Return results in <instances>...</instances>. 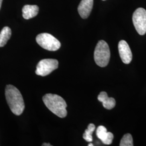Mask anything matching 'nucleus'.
I'll list each match as a JSON object with an SVG mask.
<instances>
[{
	"mask_svg": "<svg viewBox=\"0 0 146 146\" xmlns=\"http://www.w3.org/2000/svg\"><path fill=\"white\" fill-rule=\"evenodd\" d=\"M133 22L136 31L140 35L146 33V11L142 8H139L134 12Z\"/></svg>",
	"mask_w": 146,
	"mask_h": 146,
	"instance_id": "nucleus-5",
	"label": "nucleus"
},
{
	"mask_svg": "<svg viewBox=\"0 0 146 146\" xmlns=\"http://www.w3.org/2000/svg\"><path fill=\"white\" fill-rule=\"evenodd\" d=\"M39 8L36 5H26L22 8V16L26 20L32 19L38 14Z\"/></svg>",
	"mask_w": 146,
	"mask_h": 146,
	"instance_id": "nucleus-10",
	"label": "nucleus"
},
{
	"mask_svg": "<svg viewBox=\"0 0 146 146\" xmlns=\"http://www.w3.org/2000/svg\"><path fill=\"white\" fill-rule=\"evenodd\" d=\"M58 67V62L57 60L47 58L41 60L36 66L35 73L37 75L46 76L50 74Z\"/></svg>",
	"mask_w": 146,
	"mask_h": 146,
	"instance_id": "nucleus-6",
	"label": "nucleus"
},
{
	"mask_svg": "<svg viewBox=\"0 0 146 146\" xmlns=\"http://www.w3.org/2000/svg\"><path fill=\"white\" fill-rule=\"evenodd\" d=\"M11 36V29L8 27H5L0 33V47H4Z\"/></svg>",
	"mask_w": 146,
	"mask_h": 146,
	"instance_id": "nucleus-11",
	"label": "nucleus"
},
{
	"mask_svg": "<svg viewBox=\"0 0 146 146\" xmlns=\"http://www.w3.org/2000/svg\"><path fill=\"white\" fill-rule=\"evenodd\" d=\"M94 60L98 66L101 67L107 66L110 62V52L107 43L100 40L96 44L94 51Z\"/></svg>",
	"mask_w": 146,
	"mask_h": 146,
	"instance_id": "nucleus-3",
	"label": "nucleus"
},
{
	"mask_svg": "<svg viewBox=\"0 0 146 146\" xmlns=\"http://www.w3.org/2000/svg\"><path fill=\"white\" fill-rule=\"evenodd\" d=\"M42 99L48 110L55 115L61 118L65 117L67 115V104L60 96L56 94H47Z\"/></svg>",
	"mask_w": 146,
	"mask_h": 146,
	"instance_id": "nucleus-2",
	"label": "nucleus"
},
{
	"mask_svg": "<svg viewBox=\"0 0 146 146\" xmlns=\"http://www.w3.org/2000/svg\"><path fill=\"white\" fill-rule=\"evenodd\" d=\"M119 55L122 62L129 64L132 60V52L128 43L125 40L120 41L118 44Z\"/></svg>",
	"mask_w": 146,
	"mask_h": 146,
	"instance_id": "nucleus-7",
	"label": "nucleus"
},
{
	"mask_svg": "<svg viewBox=\"0 0 146 146\" xmlns=\"http://www.w3.org/2000/svg\"><path fill=\"white\" fill-rule=\"evenodd\" d=\"M43 146H51L52 145L50 144V143H44L43 145Z\"/></svg>",
	"mask_w": 146,
	"mask_h": 146,
	"instance_id": "nucleus-16",
	"label": "nucleus"
},
{
	"mask_svg": "<svg viewBox=\"0 0 146 146\" xmlns=\"http://www.w3.org/2000/svg\"><path fill=\"white\" fill-rule=\"evenodd\" d=\"M98 100L101 102L104 108L107 110L113 109L116 105L115 100L113 98H108L106 92H102L98 96Z\"/></svg>",
	"mask_w": 146,
	"mask_h": 146,
	"instance_id": "nucleus-9",
	"label": "nucleus"
},
{
	"mask_svg": "<svg viewBox=\"0 0 146 146\" xmlns=\"http://www.w3.org/2000/svg\"><path fill=\"white\" fill-rule=\"evenodd\" d=\"M107 131L106 128L103 125H100L98 127L96 130V136L97 137L103 141L106 139V136L107 135Z\"/></svg>",
	"mask_w": 146,
	"mask_h": 146,
	"instance_id": "nucleus-14",
	"label": "nucleus"
},
{
	"mask_svg": "<svg viewBox=\"0 0 146 146\" xmlns=\"http://www.w3.org/2000/svg\"><path fill=\"white\" fill-rule=\"evenodd\" d=\"M94 0H82L78 8V14L80 16L86 19L90 15L92 11Z\"/></svg>",
	"mask_w": 146,
	"mask_h": 146,
	"instance_id": "nucleus-8",
	"label": "nucleus"
},
{
	"mask_svg": "<svg viewBox=\"0 0 146 146\" xmlns=\"http://www.w3.org/2000/svg\"><path fill=\"white\" fill-rule=\"evenodd\" d=\"M133 140L132 136L130 134H126L124 135L120 142V146H133Z\"/></svg>",
	"mask_w": 146,
	"mask_h": 146,
	"instance_id": "nucleus-13",
	"label": "nucleus"
},
{
	"mask_svg": "<svg viewBox=\"0 0 146 146\" xmlns=\"http://www.w3.org/2000/svg\"><path fill=\"white\" fill-rule=\"evenodd\" d=\"M2 1H3V0H0V9H1V5H2Z\"/></svg>",
	"mask_w": 146,
	"mask_h": 146,
	"instance_id": "nucleus-17",
	"label": "nucleus"
},
{
	"mask_svg": "<svg viewBox=\"0 0 146 146\" xmlns=\"http://www.w3.org/2000/svg\"><path fill=\"white\" fill-rule=\"evenodd\" d=\"M94 146V145L93 144H92V143H90V144H89L88 146Z\"/></svg>",
	"mask_w": 146,
	"mask_h": 146,
	"instance_id": "nucleus-18",
	"label": "nucleus"
},
{
	"mask_svg": "<svg viewBox=\"0 0 146 146\" xmlns=\"http://www.w3.org/2000/svg\"><path fill=\"white\" fill-rule=\"evenodd\" d=\"M37 43L43 49L49 51H56L61 47V43L48 33L38 34L36 37Z\"/></svg>",
	"mask_w": 146,
	"mask_h": 146,
	"instance_id": "nucleus-4",
	"label": "nucleus"
},
{
	"mask_svg": "<svg viewBox=\"0 0 146 146\" xmlns=\"http://www.w3.org/2000/svg\"><path fill=\"white\" fill-rule=\"evenodd\" d=\"M95 129V125L93 123H90L88 126L87 129L85 130V131L83 134V138L87 142H90L93 141L92 134Z\"/></svg>",
	"mask_w": 146,
	"mask_h": 146,
	"instance_id": "nucleus-12",
	"label": "nucleus"
},
{
	"mask_svg": "<svg viewBox=\"0 0 146 146\" xmlns=\"http://www.w3.org/2000/svg\"><path fill=\"white\" fill-rule=\"evenodd\" d=\"M113 139H114L113 134L110 132H108L107 135L106 136V139L102 142L105 145H110V144H111V143L113 142Z\"/></svg>",
	"mask_w": 146,
	"mask_h": 146,
	"instance_id": "nucleus-15",
	"label": "nucleus"
},
{
	"mask_svg": "<svg viewBox=\"0 0 146 146\" xmlns=\"http://www.w3.org/2000/svg\"><path fill=\"white\" fill-rule=\"evenodd\" d=\"M5 99L11 111L15 115H20L23 112L25 106L21 92L15 86L8 84L5 89Z\"/></svg>",
	"mask_w": 146,
	"mask_h": 146,
	"instance_id": "nucleus-1",
	"label": "nucleus"
},
{
	"mask_svg": "<svg viewBox=\"0 0 146 146\" xmlns=\"http://www.w3.org/2000/svg\"><path fill=\"white\" fill-rule=\"evenodd\" d=\"M102 1H105V0H102Z\"/></svg>",
	"mask_w": 146,
	"mask_h": 146,
	"instance_id": "nucleus-19",
	"label": "nucleus"
}]
</instances>
